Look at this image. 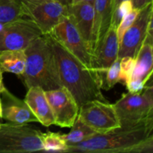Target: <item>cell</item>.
Instances as JSON below:
<instances>
[{"label":"cell","instance_id":"6da1fadb","mask_svg":"<svg viewBox=\"0 0 153 153\" xmlns=\"http://www.w3.org/2000/svg\"><path fill=\"white\" fill-rule=\"evenodd\" d=\"M67 152L153 153V117L97 133L85 141L69 146Z\"/></svg>","mask_w":153,"mask_h":153},{"label":"cell","instance_id":"7a4b0ae2","mask_svg":"<svg viewBox=\"0 0 153 153\" xmlns=\"http://www.w3.org/2000/svg\"><path fill=\"white\" fill-rule=\"evenodd\" d=\"M46 35L52 46L62 86L71 93L79 108L91 100L107 102L102 94V81L99 73L85 67L53 37Z\"/></svg>","mask_w":153,"mask_h":153},{"label":"cell","instance_id":"3957f363","mask_svg":"<svg viewBox=\"0 0 153 153\" xmlns=\"http://www.w3.org/2000/svg\"><path fill=\"white\" fill-rule=\"evenodd\" d=\"M24 51L25 69L20 76L27 89L39 87L47 91L63 87L52 46L46 34H42L33 40Z\"/></svg>","mask_w":153,"mask_h":153},{"label":"cell","instance_id":"277c9868","mask_svg":"<svg viewBox=\"0 0 153 153\" xmlns=\"http://www.w3.org/2000/svg\"><path fill=\"white\" fill-rule=\"evenodd\" d=\"M41 131L28 124L0 125V153L43 151Z\"/></svg>","mask_w":153,"mask_h":153},{"label":"cell","instance_id":"5b68a950","mask_svg":"<svg viewBox=\"0 0 153 153\" xmlns=\"http://www.w3.org/2000/svg\"><path fill=\"white\" fill-rule=\"evenodd\" d=\"M64 0H21V12L31 19L43 34H47L58 25L61 18L67 16V5Z\"/></svg>","mask_w":153,"mask_h":153},{"label":"cell","instance_id":"8992f818","mask_svg":"<svg viewBox=\"0 0 153 153\" xmlns=\"http://www.w3.org/2000/svg\"><path fill=\"white\" fill-rule=\"evenodd\" d=\"M120 125L134 124L153 117V87L152 82L139 93L123 94L114 104Z\"/></svg>","mask_w":153,"mask_h":153},{"label":"cell","instance_id":"52a82bcc","mask_svg":"<svg viewBox=\"0 0 153 153\" xmlns=\"http://www.w3.org/2000/svg\"><path fill=\"white\" fill-rule=\"evenodd\" d=\"M58 43L74 55L85 67L92 68V55L89 47L68 16H64L49 33Z\"/></svg>","mask_w":153,"mask_h":153},{"label":"cell","instance_id":"ba28073f","mask_svg":"<svg viewBox=\"0 0 153 153\" xmlns=\"http://www.w3.org/2000/svg\"><path fill=\"white\" fill-rule=\"evenodd\" d=\"M78 117L99 134L120 126L114 105L108 101L95 100L87 102L80 107Z\"/></svg>","mask_w":153,"mask_h":153},{"label":"cell","instance_id":"9c48e42d","mask_svg":"<svg viewBox=\"0 0 153 153\" xmlns=\"http://www.w3.org/2000/svg\"><path fill=\"white\" fill-rule=\"evenodd\" d=\"M42 34L31 19L19 18L5 24L0 30V51L24 50L33 40Z\"/></svg>","mask_w":153,"mask_h":153},{"label":"cell","instance_id":"30bf717a","mask_svg":"<svg viewBox=\"0 0 153 153\" xmlns=\"http://www.w3.org/2000/svg\"><path fill=\"white\" fill-rule=\"evenodd\" d=\"M152 2L140 9L132 25L127 29L119 45V59L124 57L136 58L147 34L148 26L152 20Z\"/></svg>","mask_w":153,"mask_h":153},{"label":"cell","instance_id":"8fae6325","mask_svg":"<svg viewBox=\"0 0 153 153\" xmlns=\"http://www.w3.org/2000/svg\"><path fill=\"white\" fill-rule=\"evenodd\" d=\"M55 119V125L70 128L79 115V108L71 93L65 88L45 91Z\"/></svg>","mask_w":153,"mask_h":153},{"label":"cell","instance_id":"7c38bea8","mask_svg":"<svg viewBox=\"0 0 153 153\" xmlns=\"http://www.w3.org/2000/svg\"><path fill=\"white\" fill-rule=\"evenodd\" d=\"M119 51L117 28L111 25L102 41L94 52L92 58V68L99 73L102 84L106 70L116 61Z\"/></svg>","mask_w":153,"mask_h":153},{"label":"cell","instance_id":"4fadbf2b","mask_svg":"<svg viewBox=\"0 0 153 153\" xmlns=\"http://www.w3.org/2000/svg\"><path fill=\"white\" fill-rule=\"evenodd\" d=\"M0 95L2 119L14 124L38 123V120L24 100L16 97L6 88Z\"/></svg>","mask_w":153,"mask_h":153},{"label":"cell","instance_id":"5bb4252c","mask_svg":"<svg viewBox=\"0 0 153 153\" xmlns=\"http://www.w3.org/2000/svg\"><path fill=\"white\" fill-rule=\"evenodd\" d=\"M114 0H95L94 3V25L90 50L94 55L111 25Z\"/></svg>","mask_w":153,"mask_h":153},{"label":"cell","instance_id":"9a60e30c","mask_svg":"<svg viewBox=\"0 0 153 153\" xmlns=\"http://www.w3.org/2000/svg\"><path fill=\"white\" fill-rule=\"evenodd\" d=\"M94 3L89 1L69 2L67 5V16L75 24L89 49L94 25Z\"/></svg>","mask_w":153,"mask_h":153},{"label":"cell","instance_id":"2e32d148","mask_svg":"<svg viewBox=\"0 0 153 153\" xmlns=\"http://www.w3.org/2000/svg\"><path fill=\"white\" fill-rule=\"evenodd\" d=\"M24 101L38 120V123L46 127L55 125L53 113L46 99L45 91L42 88L39 87L28 88Z\"/></svg>","mask_w":153,"mask_h":153},{"label":"cell","instance_id":"e0dca14e","mask_svg":"<svg viewBox=\"0 0 153 153\" xmlns=\"http://www.w3.org/2000/svg\"><path fill=\"white\" fill-rule=\"evenodd\" d=\"M152 48L153 36L147 34L136 55L135 64L130 80L141 81L146 85L150 80L152 75Z\"/></svg>","mask_w":153,"mask_h":153},{"label":"cell","instance_id":"ac0fdd59","mask_svg":"<svg viewBox=\"0 0 153 153\" xmlns=\"http://www.w3.org/2000/svg\"><path fill=\"white\" fill-rule=\"evenodd\" d=\"M25 64L24 50L0 51V71L10 73L20 76L23 73Z\"/></svg>","mask_w":153,"mask_h":153},{"label":"cell","instance_id":"d6986e66","mask_svg":"<svg viewBox=\"0 0 153 153\" xmlns=\"http://www.w3.org/2000/svg\"><path fill=\"white\" fill-rule=\"evenodd\" d=\"M70 128L71 130L68 134H63L67 146L85 141L97 134L94 129L86 125L79 117H77L76 121Z\"/></svg>","mask_w":153,"mask_h":153},{"label":"cell","instance_id":"ffe728a7","mask_svg":"<svg viewBox=\"0 0 153 153\" xmlns=\"http://www.w3.org/2000/svg\"><path fill=\"white\" fill-rule=\"evenodd\" d=\"M24 17L16 0H0V30L5 24Z\"/></svg>","mask_w":153,"mask_h":153},{"label":"cell","instance_id":"44dd1931","mask_svg":"<svg viewBox=\"0 0 153 153\" xmlns=\"http://www.w3.org/2000/svg\"><path fill=\"white\" fill-rule=\"evenodd\" d=\"M43 151L52 152H67V143L61 133L48 131L42 133L41 135Z\"/></svg>","mask_w":153,"mask_h":153},{"label":"cell","instance_id":"7402d4cb","mask_svg":"<svg viewBox=\"0 0 153 153\" xmlns=\"http://www.w3.org/2000/svg\"><path fill=\"white\" fill-rule=\"evenodd\" d=\"M120 82V60L117 58L105 73L102 90L108 91Z\"/></svg>","mask_w":153,"mask_h":153},{"label":"cell","instance_id":"603a6c76","mask_svg":"<svg viewBox=\"0 0 153 153\" xmlns=\"http://www.w3.org/2000/svg\"><path fill=\"white\" fill-rule=\"evenodd\" d=\"M139 11H140V10L132 8V10H131L128 14L126 15L123 17V19L122 20H121V22H120L119 25H118L117 28V35L119 45L120 43L121 42L123 37L124 34H125L126 31H127V29L132 25L133 22H134V19L137 17Z\"/></svg>","mask_w":153,"mask_h":153},{"label":"cell","instance_id":"cb8c5ba5","mask_svg":"<svg viewBox=\"0 0 153 153\" xmlns=\"http://www.w3.org/2000/svg\"><path fill=\"white\" fill-rule=\"evenodd\" d=\"M131 10H132V5H131V0H125L120 3L117 7L115 8V10H114L111 25H114L116 28H117L120 22L123 19L124 16L128 14Z\"/></svg>","mask_w":153,"mask_h":153},{"label":"cell","instance_id":"d4e9b609","mask_svg":"<svg viewBox=\"0 0 153 153\" xmlns=\"http://www.w3.org/2000/svg\"><path fill=\"white\" fill-rule=\"evenodd\" d=\"M120 76L121 82L127 84L131 78L134 70L135 58L131 57H124L120 58Z\"/></svg>","mask_w":153,"mask_h":153},{"label":"cell","instance_id":"484cf974","mask_svg":"<svg viewBox=\"0 0 153 153\" xmlns=\"http://www.w3.org/2000/svg\"><path fill=\"white\" fill-rule=\"evenodd\" d=\"M127 90L130 93L141 92L146 86V84L139 80H130L126 85Z\"/></svg>","mask_w":153,"mask_h":153},{"label":"cell","instance_id":"4316f807","mask_svg":"<svg viewBox=\"0 0 153 153\" xmlns=\"http://www.w3.org/2000/svg\"><path fill=\"white\" fill-rule=\"evenodd\" d=\"M151 2H152V0H131L132 8L137 10H140Z\"/></svg>","mask_w":153,"mask_h":153},{"label":"cell","instance_id":"83f0119b","mask_svg":"<svg viewBox=\"0 0 153 153\" xmlns=\"http://www.w3.org/2000/svg\"><path fill=\"white\" fill-rule=\"evenodd\" d=\"M2 72L0 71V94H1L3 91L5 89V87H4V84H3V77H2Z\"/></svg>","mask_w":153,"mask_h":153},{"label":"cell","instance_id":"f1b7e54d","mask_svg":"<svg viewBox=\"0 0 153 153\" xmlns=\"http://www.w3.org/2000/svg\"><path fill=\"white\" fill-rule=\"evenodd\" d=\"M94 1H95V0H71L70 2L76 3V2H80V1H89V2L94 3Z\"/></svg>","mask_w":153,"mask_h":153},{"label":"cell","instance_id":"f546056e","mask_svg":"<svg viewBox=\"0 0 153 153\" xmlns=\"http://www.w3.org/2000/svg\"><path fill=\"white\" fill-rule=\"evenodd\" d=\"M123 1H125V0H114V10L115 8L117 7L118 4L120 2H122Z\"/></svg>","mask_w":153,"mask_h":153},{"label":"cell","instance_id":"4dcf8cb0","mask_svg":"<svg viewBox=\"0 0 153 153\" xmlns=\"http://www.w3.org/2000/svg\"><path fill=\"white\" fill-rule=\"evenodd\" d=\"M1 119V100H0V120ZM1 125V123H0Z\"/></svg>","mask_w":153,"mask_h":153},{"label":"cell","instance_id":"1f68e13d","mask_svg":"<svg viewBox=\"0 0 153 153\" xmlns=\"http://www.w3.org/2000/svg\"><path fill=\"white\" fill-rule=\"evenodd\" d=\"M16 1H17V2H19V1H21V0H16ZM64 1H68V0H64Z\"/></svg>","mask_w":153,"mask_h":153}]
</instances>
